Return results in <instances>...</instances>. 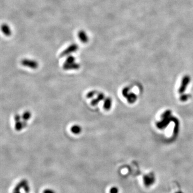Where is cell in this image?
Returning a JSON list of instances; mask_svg holds the SVG:
<instances>
[{"label": "cell", "instance_id": "cell-1", "mask_svg": "<svg viewBox=\"0 0 193 193\" xmlns=\"http://www.w3.org/2000/svg\"><path fill=\"white\" fill-rule=\"evenodd\" d=\"M78 49V45L76 44H71L66 49L63 50L60 55V58H64L67 56L69 55L70 54L73 53L77 51Z\"/></svg>", "mask_w": 193, "mask_h": 193}, {"label": "cell", "instance_id": "cell-2", "mask_svg": "<svg viewBox=\"0 0 193 193\" xmlns=\"http://www.w3.org/2000/svg\"><path fill=\"white\" fill-rule=\"evenodd\" d=\"M21 64L22 66L28 67L33 69H36L38 67V63L36 61L27 59H24L22 60L21 61Z\"/></svg>", "mask_w": 193, "mask_h": 193}, {"label": "cell", "instance_id": "cell-3", "mask_svg": "<svg viewBox=\"0 0 193 193\" xmlns=\"http://www.w3.org/2000/svg\"><path fill=\"white\" fill-rule=\"evenodd\" d=\"M80 68V65L77 63H65L63 65V69L65 70H77Z\"/></svg>", "mask_w": 193, "mask_h": 193}, {"label": "cell", "instance_id": "cell-4", "mask_svg": "<svg viewBox=\"0 0 193 193\" xmlns=\"http://www.w3.org/2000/svg\"><path fill=\"white\" fill-rule=\"evenodd\" d=\"M28 184V181L25 179H23L21 180L17 185L16 186L15 188L13 190L12 193H20V190L22 189V188H24L25 186L26 185Z\"/></svg>", "mask_w": 193, "mask_h": 193}, {"label": "cell", "instance_id": "cell-5", "mask_svg": "<svg viewBox=\"0 0 193 193\" xmlns=\"http://www.w3.org/2000/svg\"><path fill=\"white\" fill-rule=\"evenodd\" d=\"M78 37L79 40L84 44H86L89 41V38L86 33L83 30H81L78 32Z\"/></svg>", "mask_w": 193, "mask_h": 193}, {"label": "cell", "instance_id": "cell-6", "mask_svg": "<svg viewBox=\"0 0 193 193\" xmlns=\"http://www.w3.org/2000/svg\"><path fill=\"white\" fill-rule=\"evenodd\" d=\"M1 30L2 32L3 33L5 36H10L11 34V31L10 27L8 25L6 24H3L1 26Z\"/></svg>", "mask_w": 193, "mask_h": 193}, {"label": "cell", "instance_id": "cell-7", "mask_svg": "<svg viewBox=\"0 0 193 193\" xmlns=\"http://www.w3.org/2000/svg\"><path fill=\"white\" fill-rule=\"evenodd\" d=\"M112 106V99L110 97H107L105 99L103 107L104 109L106 111H108L111 109Z\"/></svg>", "mask_w": 193, "mask_h": 193}, {"label": "cell", "instance_id": "cell-8", "mask_svg": "<svg viewBox=\"0 0 193 193\" xmlns=\"http://www.w3.org/2000/svg\"><path fill=\"white\" fill-rule=\"evenodd\" d=\"M189 82V78L188 77H185V78H184L182 82V84H181V87L179 90L180 92H183L185 91V89Z\"/></svg>", "mask_w": 193, "mask_h": 193}, {"label": "cell", "instance_id": "cell-9", "mask_svg": "<svg viewBox=\"0 0 193 193\" xmlns=\"http://www.w3.org/2000/svg\"><path fill=\"white\" fill-rule=\"evenodd\" d=\"M70 130H71V132H72L74 134H76V135L79 134L82 131L81 128L78 125H74L73 126H72L71 127Z\"/></svg>", "mask_w": 193, "mask_h": 193}, {"label": "cell", "instance_id": "cell-10", "mask_svg": "<svg viewBox=\"0 0 193 193\" xmlns=\"http://www.w3.org/2000/svg\"><path fill=\"white\" fill-rule=\"evenodd\" d=\"M23 128L24 127H23V124L22 122H21L20 121L16 122L15 125V128L16 131H18V132L21 131Z\"/></svg>", "mask_w": 193, "mask_h": 193}, {"label": "cell", "instance_id": "cell-11", "mask_svg": "<svg viewBox=\"0 0 193 193\" xmlns=\"http://www.w3.org/2000/svg\"><path fill=\"white\" fill-rule=\"evenodd\" d=\"M31 117V113L29 111H25L22 115V119L24 121L29 120Z\"/></svg>", "mask_w": 193, "mask_h": 193}, {"label": "cell", "instance_id": "cell-12", "mask_svg": "<svg viewBox=\"0 0 193 193\" xmlns=\"http://www.w3.org/2000/svg\"><path fill=\"white\" fill-rule=\"evenodd\" d=\"M97 94V91L96 90H92L89 91L86 94V98H93L95 95Z\"/></svg>", "mask_w": 193, "mask_h": 193}, {"label": "cell", "instance_id": "cell-13", "mask_svg": "<svg viewBox=\"0 0 193 193\" xmlns=\"http://www.w3.org/2000/svg\"><path fill=\"white\" fill-rule=\"evenodd\" d=\"M75 61V58L73 56L69 55L66 59L65 63H73Z\"/></svg>", "mask_w": 193, "mask_h": 193}, {"label": "cell", "instance_id": "cell-14", "mask_svg": "<svg viewBox=\"0 0 193 193\" xmlns=\"http://www.w3.org/2000/svg\"><path fill=\"white\" fill-rule=\"evenodd\" d=\"M100 101L99 100L98 98H96L93 99L91 102V105L92 106H97L98 104L100 102Z\"/></svg>", "mask_w": 193, "mask_h": 193}, {"label": "cell", "instance_id": "cell-15", "mask_svg": "<svg viewBox=\"0 0 193 193\" xmlns=\"http://www.w3.org/2000/svg\"><path fill=\"white\" fill-rule=\"evenodd\" d=\"M97 98H98L99 100L101 102L103 100H105V95L103 93H102V92H100V93H98V95H97Z\"/></svg>", "mask_w": 193, "mask_h": 193}, {"label": "cell", "instance_id": "cell-16", "mask_svg": "<svg viewBox=\"0 0 193 193\" xmlns=\"http://www.w3.org/2000/svg\"><path fill=\"white\" fill-rule=\"evenodd\" d=\"M134 94H130V95H128V101L129 102H132L135 100V98L134 97Z\"/></svg>", "mask_w": 193, "mask_h": 193}, {"label": "cell", "instance_id": "cell-17", "mask_svg": "<svg viewBox=\"0 0 193 193\" xmlns=\"http://www.w3.org/2000/svg\"><path fill=\"white\" fill-rule=\"evenodd\" d=\"M119 193V189L116 187H113L111 188L110 189V193Z\"/></svg>", "mask_w": 193, "mask_h": 193}, {"label": "cell", "instance_id": "cell-18", "mask_svg": "<svg viewBox=\"0 0 193 193\" xmlns=\"http://www.w3.org/2000/svg\"><path fill=\"white\" fill-rule=\"evenodd\" d=\"M21 115L20 114H16L15 115V117H14V119L15 120L16 122H17V121H20L21 120Z\"/></svg>", "mask_w": 193, "mask_h": 193}, {"label": "cell", "instance_id": "cell-19", "mask_svg": "<svg viewBox=\"0 0 193 193\" xmlns=\"http://www.w3.org/2000/svg\"><path fill=\"white\" fill-rule=\"evenodd\" d=\"M128 91V90L127 88H124L123 89V91H122V94H123V95L124 97H127V96Z\"/></svg>", "mask_w": 193, "mask_h": 193}, {"label": "cell", "instance_id": "cell-20", "mask_svg": "<svg viewBox=\"0 0 193 193\" xmlns=\"http://www.w3.org/2000/svg\"><path fill=\"white\" fill-rule=\"evenodd\" d=\"M24 189L25 192H26V193H29V192H30V187H29V186L28 184L26 185L24 188Z\"/></svg>", "mask_w": 193, "mask_h": 193}, {"label": "cell", "instance_id": "cell-21", "mask_svg": "<svg viewBox=\"0 0 193 193\" xmlns=\"http://www.w3.org/2000/svg\"><path fill=\"white\" fill-rule=\"evenodd\" d=\"M44 193H55L54 191L52 189H47L44 190Z\"/></svg>", "mask_w": 193, "mask_h": 193}, {"label": "cell", "instance_id": "cell-22", "mask_svg": "<svg viewBox=\"0 0 193 193\" xmlns=\"http://www.w3.org/2000/svg\"><path fill=\"white\" fill-rule=\"evenodd\" d=\"M22 123H23V124L24 128L25 127L27 126V122H26V121L23 120V121H22Z\"/></svg>", "mask_w": 193, "mask_h": 193}, {"label": "cell", "instance_id": "cell-23", "mask_svg": "<svg viewBox=\"0 0 193 193\" xmlns=\"http://www.w3.org/2000/svg\"></svg>", "mask_w": 193, "mask_h": 193}]
</instances>
